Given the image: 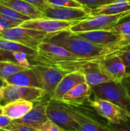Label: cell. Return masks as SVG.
I'll return each instance as SVG.
<instances>
[{
	"mask_svg": "<svg viewBox=\"0 0 130 131\" xmlns=\"http://www.w3.org/2000/svg\"><path fill=\"white\" fill-rule=\"evenodd\" d=\"M31 68L34 71L41 85V88L44 90L46 97H48L49 100L60 81L69 73L61 68L46 65L34 64L32 65Z\"/></svg>",
	"mask_w": 130,
	"mask_h": 131,
	"instance_id": "5b68a950",
	"label": "cell"
},
{
	"mask_svg": "<svg viewBox=\"0 0 130 131\" xmlns=\"http://www.w3.org/2000/svg\"><path fill=\"white\" fill-rule=\"evenodd\" d=\"M95 97L109 101L130 115V96L121 81H110L92 88Z\"/></svg>",
	"mask_w": 130,
	"mask_h": 131,
	"instance_id": "3957f363",
	"label": "cell"
},
{
	"mask_svg": "<svg viewBox=\"0 0 130 131\" xmlns=\"http://www.w3.org/2000/svg\"><path fill=\"white\" fill-rule=\"evenodd\" d=\"M46 113L48 118L65 131H79V125L65 104L48 100Z\"/></svg>",
	"mask_w": 130,
	"mask_h": 131,
	"instance_id": "52a82bcc",
	"label": "cell"
},
{
	"mask_svg": "<svg viewBox=\"0 0 130 131\" xmlns=\"http://www.w3.org/2000/svg\"><path fill=\"white\" fill-rule=\"evenodd\" d=\"M98 64L101 71L113 81H122L127 76L126 65L120 54L104 58Z\"/></svg>",
	"mask_w": 130,
	"mask_h": 131,
	"instance_id": "4fadbf2b",
	"label": "cell"
},
{
	"mask_svg": "<svg viewBox=\"0 0 130 131\" xmlns=\"http://www.w3.org/2000/svg\"><path fill=\"white\" fill-rule=\"evenodd\" d=\"M90 107L101 117L107 119L109 124H120L130 120V115L113 103L97 97L89 100Z\"/></svg>",
	"mask_w": 130,
	"mask_h": 131,
	"instance_id": "ba28073f",
	"label": "cell"
},
{
	"mask_svg": "<svg viewBox=\"0 0 130 131\" xmlns=\"http://www.w3.org/2000/svg\"><path fill=\"white\" fill-rule=\"evenodd\" d=\"M6 85H7V84H6V82L5 81V80H2V79L0 78V88L5 87V86H6Z\"/></svg>",
	"mask_w": 130,
	"mask_h": 131,
	"instance_id": "74e56055",
	"label": "cell"
},
{
	"mask_svg": "<svg viewBox=\"0 0 130 131\" xmlns=\"http://www.w3.org/2000/svg\"><path fill=\"white\" fill-rule=\"evenodd\" d=\"M76 23L77 22L75 21H65L48 18H44L25 21L20 26L25 28L45 32L47 34H54L70 30V28Z\"/></svg>",
	"mask_w": 130,
	"mask_h": 131,
	"instance_id": "30bf717a",
	"label": "cell"
},
{
	"mask_svg": "<svg viewBox=\"0 0 130 131\" xmlns=\"http://www.w3.org/2000/svg\"><path fill=\"white\" fill-rule=\"evenodd\" d=\"M37 51V54L32 58V65L52 66L67 72L79 71L87 63L100 61L80 57L64 47L44 41L38 46Z\"/></svg>",
	"mask_w": 130,
	"mask_h": 131,
	"instance_id": "7a4b0ae2",
	"label": "cell"
},
{
	"mask_svg": "<svg viewBox=\"0 0 130 131\" xmlns=\"http://www.w3.org/2000/svg\"><path fill=\"white\" fill-rule=\"evenodd\" d=\"M32 55L9 51L0 48V61H11L25 68H31L32 66Z\"/></svg>",
	"mask_w": 130,
	"mask_h": 131,
	"instance_id": "603a6c76",
	"label": "cell"
},
{
	"mask_svg": "<svg viewBox=\"0 0 130 131\" xmlns=\"http://www.w3.org/2000/svg\"><path fill=\"white\" fill-rule=\"evenodd\" d=\"M0 3L28 16L30 19L46 18L41 10L25 0H0Z\"/></svg>",
	"mask_w": 130,
	"mask_h": 131,
	"instance_id": "d6986e66",
	"label": "cell"
},
{
	"mask_svg": "<svg viewBox=\"0 0 130 131\" xmlns=\"http://www.w3.org/2000/svg\"><path fill=\"white\" fill-rule=\"evenodd\" d=\"M43 41L60 45L80 57L97 61L120 54L126 47L122 45H97L78 36L70 30L48 34Z\"/></svg>",
	"mask_w": 130,
	"mask_h": 131,
	"instance_id": "6da1fadb",
	"label": "cell"
},
{
	"mask_svg": "<svg viewBox=\"0 0 130 131\" xmlns=\"http://www.w3.org/2000/svg\"><path fill=\"white\" fill-rule=\"evenodd\" d=\"M34 102L32 101L17 100L2 105V114L12 121H16L23 117L34 107Z\"/></svg>",
	"mask_w": 130,
	"mask_h": 131,
	"instance_id": "ffe728a7",
	"label": "cell"
},
{
	"mask_svg": "<svg viewBox=\"0 0 130 131\" xmlns=\"http://www.w3.org/2000/svg\"><path fill=\"white\" fill-rule=\"evenodd\" d=\"M27 68L11 61H0V78L5 80L12 74L26 70Z\"/></svg>",
	"mask_w": 130,
	"mask_h": 131,
	"instance_id": "484cf974",
	"label": "cell"
},
{
	"mask_svg": "<svg viewBox=\"0 0 130 131\" xmlns=\"http://www.w3.org/2000/svg\"><path fill=\"white\" fill-rule=\"evenodd\" d=\"M38 131H65L51 120H48L37 129Z\"/></svg>",
	"mask_w": 130,
	"mask_h": 131,
	"instance_id": "4dcf8cb0",
	"label": "cell"
},
{
	"mask_svg": "<svg viewBox=\"0 0 130 131\" xmlns=\"http://www.w3.org/2000/svg\"><path fill=\"white\" fill-rule=\"evenodd\" d=\"M25 1L36 6L38 8H39L42 12H44V10L48 7V4L46 2V0H25Z\"/></svg>",
	"mask_w": 130,
	"mask_h": 131,
	"instance_id": "e575fe53",
	"label": "cell"
},
{
	"mask_svg": "<svg viewBox=\"0 0 130 131\" xmlns=\"http://www.w3.org/2000/svg\"><path fill=\"white\" fill-rule=\"evenodd\" d=\"M46 2L48 6L54 7V8H87L83 5H81L80 3H79L77 0H46Z\"/></svg>",
	"mask_w": 130,
	"mask_h": 131,
	"instance_id": "4316f807",
	"label": "cell"
},
{
	"mask_svg": "<svg viewBox=\"0 0 130 131\" xmlns=\"http://www.w3.org/2000/svg\"><path fill=\"white\" fill-rule=\"evenodd\" d=\"M0 13L3 14L5 15L9 16V17H12V18H15L22 20L24 21L30 20V18H28V16L24 15L16 12L15 10H14V9H12V8H11L9 7L3 5L1 3H0Z\"/></svg>",
	"mask_w": 130,
	"mask_h": 131,
	"instance_id": "f1b7e54d",
	"label": "cell"
},
{
	"mask_svg": "<svg viewBox=\"0 0 130 131\" xmlns=\"http://www.w3.org/2000/svg\"><path fill=\"white\" fill-rule=\"evenodd\" d=\"M79 3L85 6L86 8L92 10L100 7L104 5L110 4L116 0H77Z\"/></svg>",
	"mask_w": 130,
	"mask_h": 131,
	"instance_id": "f546056e",
	"label": "cell"
},
{
	"mask_svg": "<svg viewBox=\"0 0 130 131\" xmlns=\"http://www.w3.org/2000/svg\"><path fill=\"white\" fill-rule=\"evenodd\" d=\"M13 121L5 116V114H0V129H5L12 124Z\"/></svg>",
	"mask_w": 130,
	"mask_h": 131,
	"instance_id": "d590c367",
	"label": "cell"
},
{
	"mask_svg": "<svg viewBox=\"0 0 130 131\" xmlns=\"http://www.w3.org/2000/svg\"><path fill=\"white\" fill-rule=\"evenodd\" d=\"M129 20H130V14L129 15H127L126 17H125L124 18H123V20L121 21H129Z\"/></svg>",
	"mask_w": 130,
	"mask_h": 131,
	"instance_id": "ab89813d",
	"label": "cell"
},
{
	"mask_svg": "<svg viewBox=\"0 0 130 131\" xmlns=\"http://www.w3.org/2000/svg\"><path fill=\"white\" fill-rule=\"evenodd\" d=\"M2 105H0V114H2Z\"/></svg>",
	"mask_w": 130,
	"mask_h": 131,
	"instance_id": "b9f144b4",
	"label": "cell"
},
{
	"mask_svg": "<svg viewBox=\"0 0 130 131\" xmlns=\"http://www.w3.org/2000/svg\"><path fill=\"white\" fill-rule=\"evenodd\" d=\"M130 11L128 0H116L115 2L90 10V16L99 15H117Z\"/></svg>",
	"mask_w": 130,
	"mask_h": 131,
	"instance_id": "7402d4cb",
	"label": "cell"
},
{
	"mask_svg": "<svg viewBox=\"0 0 130 131\" xmlns=\"http://www.w3.org/2000/svg\"><path fill=\"white\" fill-rule=\"evenodd\" d=\"M98 62L99 61L87 63L84 64L79 70L84 74L86 82L91 88L107 82L113 81L101 71Z\"/></svg>",
	"mask_w": 130,
	"mask_h": 131,
	"instance_id": "ac0fdd59",
	"label": "cell"
},
{
	"mask_svg": "<svg viewBox=\"0 0 130 131\" xmlns=\"http://www.w3.org/2000/svg\"><path fill=\"white\" fill-rule=\"evenodd\" d=\"M129 14L130 11L117 15H99L90 16L89 18L74 24L70 28V31L74 33H78L88 31L110 29L120 23L123 18Z\"/></svg>",
	"mask_w": 130,
	"mask_h": 131,
	"instance_id": "277c9868",
	"label": "cell"
},
{
	"mask_svg": "<svg viewBox=\"0 0 130 131\" xmlns=\"http://www.w3.org/2000/svg\"><path fill=\"white\" fill-rule=\"evenodd\" d=\"M2 92L3 95V105L17 100L36 102L46 97L44 90L39 88L7 84L6 86L2 88Z\"/></svg>",
	"mask_w": 130,
	"mask_h": 131,
	"instance_id": "9c48e42d",
	"label": "cell"
},
{
	"mask_svg": "<svg viewBox=\"0 0 130 131\" xmlns=\"http://www.w3.org/2000/svg\"><path fill=\"white\" fill-rule=\"evenodd\" d=\"M47 102L38 103L23 117L14 121L17 124L32 127L36 130L38 129L40 126L48 120L46 113Z\"/></svg>",
	"mask_w": 130,
	"mask_h": 131,
	"instance_id": "e0dca14e",
	"label": "cell"
},
{
	"mask_svg": "<svg viewBox=\"0 0 130 131\" xmlns=\"http://www.w3.org/2000/svg\"><path fill=\"white\" fill-rule=\"evenodd\" d=\"M36 131H38V130H36Z\"/></svg>",
	"mask_w": 130,
	"mask_h": 131,
	"instance_id": "ee69618b",
	"label": "cell"
},
{
	"mask_svg": "<svg viewBox=\"0 0 130 131\" xmlns=\"http://www.w3.org/2000/svg\"><path fill=\"white\" fill-rule=\"evenodd\" d=\"M5 81L8 85L41 88L38 78L31 68H28L26 70L17 72L6 78Z\"/></svg>",
	"mask_w": 130,
	"mask_h": 131,
	"instance_id": "44dd1931",
	"label": "cell"
},
{
	"mask_svg": "<svg viewBox=\"0 0 130 131\" xmlns=\"http://www.w3.org/2000/svg\"><path fill=\"white\" fill-rule=\"evenodd\" d=\"M79 125V131H113L110 125L104 124L80 108V106L66 104Z\"/></svg>",
	"mask_w": 130,
	"mask_h": 131,
	"instance_id": "8fae6325",
	"label": "cell"
},
{
	"mask_svg": "<svg viewBox=\"0 0 130 131\" xmlns=\"http://www.w3.org/2000/svg\"><path fill=\"white\" fill-rule=\"evenodd\" d=\"M92 94V88L87 82H83L73 88L57 101L73 106H82L84 103L89 101Z\"/></svg>",
	"mask_w": 130,
	"mask_h": 131,
	"instance_id": "5bb4252c",
	"label": "cell"
},
{
	"mask_svg": "<svg viewBox=\"0 0 130 131\" xmlns=\"http://www.w3.org/2000/svg\"><path fill=\"white\" fill-rule=\"evenodd\" d=\"M3 103V95L2 92V88H0V105H2V104Z\"/></svg>",
	"mask_w": 130,
	"mask_h": 131,
	"instance_id": "f35d334b",
	"label": "cell"
},
{
	"mask_svg": "<svg viewBox=\"0 0 130 131\" xmlns=\"http://www.w3.org/2000/svg\"><path fill=\"white\" fill-rule=\"evenodd\" d=\"M5 129L14 130L15 131H36V129H34V128L29 127H27V126H24V125L17 124L14 121H13L12 124Z\"/></svg>",
	"mask_w": 130,
	"mask_h": 131,
	"instance_id": "d6a6232c",
	"label": "cell"
},
{
	"mask_svg": "<svg viewBox=\"0 0 130 131\" xmlns=\"http://www.w3.org/2000/svg\"><path fill=\"white\" fill-rule=\"evenodd\" d=\"M0 131H15L14 130H9V129H0Z\"/></svg>",
	"mask_w": 130,
	"mask_h": 131,
	"instance_id": "60d3db41",
	"label": "cell"
},
{
	"mask_svg": "<svg viewBox=\"0 0 130 131\" xmlns=\"http://www.w3.org/2000/svg\"><path fill=\"white\" fill-rule=\"evenodd\" d=\"M109 124L113 131H130V120L127 122H124L120 124Z\"/></svg>",
	"mask_w": 130,
	"mask_h": 131,
	"instance_id": "836d02e7",
	"label": "cell"
},
{
	"mask_svg": "<svg viewBox=\"0 0 130 131\" xmlns=\"http://www.w3.org/2000/svg\"><path fill=\"white\" fill-rule=\"evenodd\" d=\"M48 34L21 26L11 28L0 31V38L18 42L37 50L38 46L45 39Z\"/></svg>",
	"mask_w": 130,
	"mask_h": 131,
	"instance_id": "8992f818",
	"label": "cell"
},
{
	"mask_svg": "<svg viewBox=\"0 0 130 131\" xmlns=\"http://www.w3.org/2000/svg\"><path fill=\"white\" fill-rule=\"evenodd\" d=\"M83 82H86V80L84 74L80 71H74L67 73L57 86L50 100L60 101L69 91Z\"/></svg>",
	"mask_w": 130,
	"mask_h": 131,
	"instance_id": "2e32d148",
	"label": "cell"
},
{
	"mask_svg": "<svg viewBox=\"0 0 130 131\" xmlns=\"http://www.w3.org/2000/svg\"><path fill=\"white\" fill-rule=\"evenodd\" d=\"M121 82L130 96V75H127L126 77H125Z\"/></svg>",
	"mask_w": 130,
	"mask_h": 131,
	"instance_id": "8d00e7d4",
	"label": "cell"
},
{
	"mask_svg": "<svg viewBox=\"0 0 130 131\" xmlns=\"http://www.w3.org/2000/svg\"><path fill=\"white\" fill-rule=\"evenodd\" d=\"M0 48L13 51V52H18V53H24L28 55H36L38 51L35 49H33L31 48H29L28 46H25L24 45H21L18 42L8 40L5 38H0Z\"/></svg>",
	"mask_w": 130,
	"mask_h": 131,
	"instance_id": "cb8c5ba5",
	"label": "cell"
},
{
	"mask_svg": "<svg viewBox=\"0 0 130 131\" xmlns=\"http://www.w3.org/2000/svg\"><path fill=\"white\" fill-rule=\"evenodd\" d=\"M118 35L120 44L124 46L130 45V20L123 21L113 27Z\"/></svg>",
	"mask_w": 130,
	"mask_h": 131,
	"instance_id": "d4e9b609",
	"label": "cell"
},
{
	"mask_svg": "<svg viewBox=\"0 0 130 131\" xmlns=\"http://www.w3.org/2000/svg\"><path fill=\"white\" fill-rule=\"evenodd\" d=\"M24 21L12 17H9L0 13V31H5L6 29L20 26Z\"/></svg>",
	"mask_w": 130,
	"mask_h": 131,
	"instance_id": "83f0119b",
	"label": "cell"
},
{
	"mask_svg": "<svg viewBox=\"0 0 130 131\" xmlns=\"http://www.w3.org/2000/svg\"><path fill=\"white\" fill-rule=\"evenodd\" d=\"M120 56L126 65L127 75H130V45L126 47L125 50L120 54Z\"/></svg>",
	"mask_w": 130,
	"mask_h": 131,
	"instance_id": "1f68e13d",
	"label": "cell"
},
{
	"mask_svg": "<svg viewBox=\"0 0 130 131\" xmlns=\"http://www.w3.org/2000/svg\"><path fill=\"white\" fill-rule=\"evenodd\" d=\"M43 12L46 18L65 21L78 22L90 16V10L88 8H54L48 6Z\"/></svg>",
	"mask_w": 130,
	"mask_h": 131,
	"instance_id": "7c38bea8",
	"label": "cell"
},
{
	"mask_svg": "<svg viewBox=\"0 0 130 131\" xmlns=\"http://www.w3.org/2000/svg\"><path fill=\"white\" fill-rule=\"evenodd\" d=\"M74 33V32H73ZM78 36L97 45H120L118 35L115 31L112 28L88 31L75 33Z\"/></svg>",
	"mask_w": 130,
	"mask_h": 131,
	"instance_id": "9a60e30c",
	"label": "cell"
},
{
	"mask_svg": "<svg viewBox=\"0 0 130 131\" xmlns=\"http://www.w3.org/2000/svg\"><path fill=\"white\" fill-rule=\"evenodd\" d=\"M128 1H129V2H130V0H128Z\"/></svg>",
	"mask_w": 130,
	"mask_h": 131,
	"instance_id": "7bdbcfd3",
	"label": "cell"
}]
</instances>
